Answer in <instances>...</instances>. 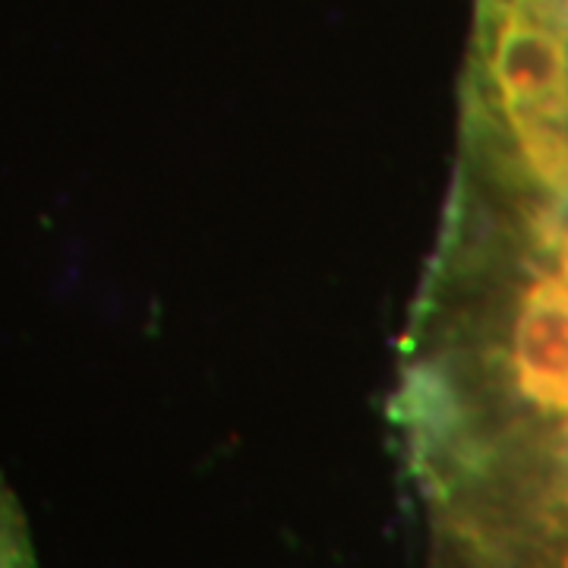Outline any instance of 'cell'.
Masks as SVG:
<instances>
[{
	"instance_id": "obj_2",
	"label": "cell",
	"mask_w": 568,
	"mask_h": 568,
	"mask_svg": "<svg viewBox=\"0 0 568 568\" xmlns=\"http://www.w3.org/2000/svg\"><path fill=\"white\" fill-rule=\"evenodd\" d=\"M0 568H36L32 540L13 493L0 480Z\"/></svg>"
},
{
	"instance_id": "obj_1",
	"label": "cell",
	"mask_w": 568,
	"mask_h": 568,
	"mask_svg": "<svg viewBox=\"0 0 568 568\" xmlns=\"http://www.w3.org/2000/svg\"><path fill=\"white\" fill-rule=\"evenodd\" d=\"M462 118L493 164L568 193V0H477Z\"/></svg>"
}]
</instances>
